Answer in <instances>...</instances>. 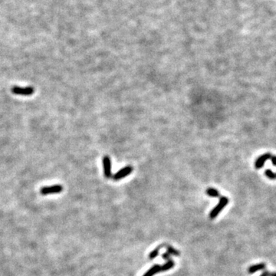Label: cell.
Masks as SVG:
<instances>
[{
    "label": "cell",
    "instance_id": "cell-8",
    "mask_svg": "<svg viewBox=\"0 0 276 276\" xmlns=\"http://www.w3.org/2000/svg\"><path fill=\"white\" fill-rule=\"evenodd\" d=\"M265 263H260L257 264V265H252L251 267H249V273L253 274L255 272H258V271H261L265 269Z\"/></svg>",
    "mask_w": 276,
    "mask_h": 276
},
{
    "label": "cell",
    "instance_id": "cell-9",
    "mask_svg": "<svg viewBox=\"0 0 276 276\" xmlns=\"http://www.w3.org/2000/svg\"><path fill=\"white\" fill-rule=\"evenodd\" d=\"M175 265V262L173 260H169V261L166 262V263L164 264L163 265L160 266V272H166V271L170 270V268H173Z\"/></svg>",
    "mask_w": 276,
    "mask_h": 276
},
{
    "label": "cell",
    "instance_id": "cell-3",
    "mask_svg": "<svg viewBox=\"0 0 276 276\" xmlns=\"http://www.w3.org/2000/svg\"><path fill=\"white\" fill-rule=\"evenodd\" d=\"M62 190H63V187L62 185H59V184H56V185L42 187L40 190V193L41 195L46 196L49 195V194L59 193V192H62Z\"/></svg>",
    "mask_w": 276,
    "mask_h": 276
},
{
    "label": "cell",
    "instance_id": "cell-16",
    "mask_svg": "<svg viewBox=\"0 0 276 276\" xmlns=\"http://www.w3.org/2000/svg\"><path fill=\"white\" fill-rule=\"evenodd\" d=\"M269 276H276V273H269Z\"/></svg>",
    "mask_w": 276,
    "mask_h": 276
},
{
    "label": "cell",
    "instance_id": "cell-6",
    "mask_svg": "<svg viewBox=\"0 0 276 276\" xmlns=\"http://www.w3.org/2000/svg\"><path fill=\"white\" fill-rule=\"evenodd\" d=\"M272 155L270 153H266V154H264L263 155H262L261 157H259L257 159L256 161V169H260L263 166L264 164L266 162V160H270L272 158Z\"/></svg>",
    "mask_w": 276,
    "mask_h": 276
},
{
    "label": "cell",
    "instance_id": "cell-11",
    "mask_svg": "<svg viewBox=\"0 0 276 276\" xmlns=\"http://www.w3.org/2000/svg\"><path fill=\"white\" fill-rule=\"evenodd\" d=\"M163 246H164V245H163ZM163 246H158V247L156 248L155 249L152 250V251L150 252V253L149 254V258H150V260L154 259L156 257L158 256V255H159V252H160V249L161 248L163 247Z\"/></svg>",
    "mask_w": 276,
    "mask_h": 276
},
{
    "label": "cell",
    "instance_id": "cell-10",
    "mask_svg": "<svg viewBox=\"0 0 276 276\" xmlns=\"http://www.w3.org/2000/svg\"><path fill=\"white\" fill-rule=\"evenodd\" d=\"M206 192L208 196H209L211 197H219V192H218V190L214 188H208L206 190Z\"/></svg>",
    "mask_w": 276,
    "mask_h": 276
},
{
    "label": "cell",
    "instance_id": "cell-15",
    "mask_svg": "<svg viewBox=\"0 0 276 276\" xmlns=\"http://www.w3.org/2000/svg\"><path fill=\"white\" fill-rule=\"evenodd\" d=\"M260 276H269V272H267V271H265Z\"/></svg>",
    "mask_w": 276,
    "mask_h": 276
},
{
    "label": "cell",
    "instance_id": "cell-5",
    "mask_svg": "<svg viewBox=\"0 0 276 276\" xmlns=\"http://www.w3.org/2000/svg\"><path fill=\"white\" fill-rule=\"evenodd\" d=\"M133 172V167L131 166H127L121 169L118 172L115 173V174L113 176V179L114 180H122L126 176H127L128 175H130Z\"/></svg>",
    "mask_w": 276,
    "mask_h": 276
},
{
    "label": "cell",
    "instance_id": "cell-4",
    "mask_svg": "<svg viewBox=\"0 0 276 276\" xmlns=\"http://www.w3.org/2000/svg\"><path fill=\"white\" fill-rule=\"evenodd\" d=\"M104 168V175L106 178H111L112 176L111 172V160L108 156H105L102 160Z\"/></svg>",
    "mask_w": 276,
    "mask_h": 276
},
{
    "label": "cell",
    "instance_id": "cell-2",
    "mask_svg": "<svg viewBox=\"0 0 276 276\" xmlns=\"http://www.w3.org/2000/svg\"><path fill=\"white\" fill-rule=\"evenodd\" d=\"M11 91L14 95H21V96H30L32 95L35 92V89L32 87H25L22 88L19 86H13L12 88Z\"/></svg>",
    "mask_w": 276,
    "mask_h": 276
},
{
    "label": "cell",
    "instance_id": "cell-13",
    "mask_svg": "<svg viewBox=\"0 0 276 276\" xmlns=\"http://www.w3.org/2000/svg\"><path fill=\"white\" fill-rule=\"evenodd\" d=\"M162 258H164V260H167V261H169V260H170V254L166 252H165L162 255Z\"/></svg>",
    "mask_w": 276,
    "mask_h": 276
},
{
    "label": "cell",
    "instance_id": "cell-1",
    "mask_svg": "<svg viewBox=\"0 0 276 276\" xmlns=\"http://www.w3.org/2000/svg\"><path fill=\"white\" fill-rule=\"evenodd\" d=\"M229 203V199L225 197H222L220 198L219 202V203L216 205V206H215L213 209H212L210 213H209V218L210 219H215L216 217L219 214V213L224 209L225 206Z\"/></svg>",
    "mask_w": 276,
    "mask_h": 276
},
{
    "label": "cell",
    "instance_id": "cell-12",
    "mask_svg": "<svg viewBox=\"0 0 276 276\" xmlns=\"http://www.w3.org/2000/svg\"><path fill=\"white\" fill-rule=\"evenodd\" d=\"M166 249H167V252L170 253V255H173V256H179L180 255V251L174 249L173 247H172L171 246H166Z\"/></svg>",
    "mask_w": 276,
    "mask_h": 276
},
{
    "label": "cell",
    "instance_id": "cell-14",
    "mask_svg": "<svg viewBox=\"0 0 276 276\" xmlns=\"http://www.w3.org/2000/svg\"><path fill=\"white\" fill-rule=\"evenodd\" d=\"M271 160L272 161V164H273L274 166H276V157L275 156H272V158H271Z\"/></svg>",
    "mask_w": 276,
    "mask_h": 276
},
{
    "label": "cell",
    "instance_id": "cell-7",
    "mask_svg": "<svg viewBox=\"0 0 276 276\" xmlns=\"http://www.w3.org/2000/svg\"><path fill=\"white\" fill-rule=\"evenodd\" d=\"M158 272H160V265H155L152 266L147 272H146L143 276H154Z\"/></svg>",
    "mask_w": 276,
    "mask_h": 276
}]
</instances>
